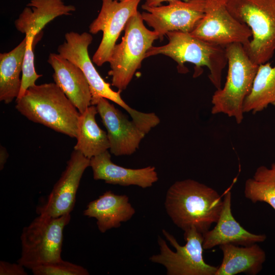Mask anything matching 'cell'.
Listing matches in <instances>:
<instances>
[{
  "label": "cell",
  "instance_id": "cell-2",
  "mask_svg": "<svg viewBox=\"0 0 275 275\" xmlns=\"http://www.w3.org/2000/svg\"><path fill=\"white\" fill-rule=\"evenodd\" d=\"M16 102V109L29 120L76 138L80 113L56 83L30 87Z\"/></svg>",
  "mask_w": 275,
  "mask_h": 275
},
{
  "label": "cell",
  "instance_id": "cell-4",
  "mask_svg": "<svg viewBox=\"0 0 275 275\" xmlns=\"http://www.w3.org/2000/svg\"><path fill=\"white\" fill-rule=\"evenodd\" d=\"M228 70L223 88L216 90L211 98V113L234 118L237 124L243 119V105L251 91L259 65L247 55L243 45L235 43L226 47Z\"/></svg>",
  "mask_w": 275,
  "mask_h": 275
},
{
  "label": "cell",
  "instance_id": "cell-11",
  "mask_svg": "<svg viewBox=\"0 0 275 275\" xmlns=\"http://www.w3.org/2000/svg\"><path fill=\"white\" fill-rule=\"evenodd\" d=\"M141 0H102L98 16L89 26V32L103 33L101 42L92 58L98 66L108 62L112 52L129 18L139 11Z\"/></svg>",
  "mask_w": 275,
  "mask_h": 275
},
{
  "label": "cell",
  "instance_id": "cell-29",
  "mask_svg": "<svg viewBox=\"0 0 275 275\" xmlns=\"http://www.w3.org/2000/svg\"><path fill=\"white\" fill-rule=\"evenodd\" d=\"M174 0H146L144 4L145 6L149 7L158 6L161 5V3L164 2H170ZM185 2H187L189 0H181Z\"/></svg>",
  "mask_w": 275,
  "mask_h": 275
},
{
  "label": "cell",
  "instance_id": "cell-19",
  "mask_svg": "<svg viewBox=\"0 0 275 275\" xmlns=\"http://www.w3.org/2000/svg\"><path fill=\"white\" fill-rule=\"evenodd\" d=\"M75 10V6L62 0H30L14 21L15 26L25 35L37 36L54 18L71 15Z\"/></svg>",
  "mask_w": 275,
  "mask_h": 275
},
{
  "label": "cell",
  "instance_id": "cell-23",
  "mask_svg": "<svg viewBox=\"0 0 275 275\" xmlns=\"http://www.w3.org/2000/svg\"><path fill=\"white\" fill-rule=\"evenodd\" d=\"M275 105V66L268 62L259 65L251 92L244 100V113L253 114Z\"/></svg>",
  "mask_w": 275,
  "mask_h": 275
},
{
  "label": "cell",
  "instance_id": "cell-6",
  "mask_svg": "<svg viewBox=\"0 0 275 275\" xmlns=\"http://www.w3.org/2000/svg\"><path fill=\"white\" fill-rule=\"evenodd\" d=\"M65 38L64 43L58 46V54L78 66L84 73L90 86L91 105H96L101 98L110 100L126 110L140 128H147L152 122L151 114L130 107L121 98V91L116 92L112 89L110 84L104 81L96 69L88 52L89 46L93 40L92 35L71 31L65 35Z\"/></svg>",
  "mask_w": 275,
  "mask_h": 275
},
{
  "label": "cell",
  "instance_id": "cell-27",
  "mask_svg": "<svg viewBox=\"0 0 275 275\" xmlns=\"http://www.w3.org/2000/svg\"><path fill=\"white\" fill-rule=\"evenodd\" d=\"M24 267L19 263L0 261V275H26Z\"/></svg>",
  "mask_w": 275,
  "mask_h": 275
},
{
  "label": "cell",
  "instance_id": "cell-8",
  "mask_svg": "<svg viewBox=\"0 0 275 275\" xmlns=\"http://www.w3.org/2000/svg\"><path fill=\"white\" fill-rule=\"evenodd\" d=\"M70 220V214L58 217L38 215L22 229L21 255L17 263L31 270L62 259L63 232Z\"/></svg>",
  "mask_w": 275,
  "mask_h": 275
},
{
  "label": "cell",
  "instance_id": "cell-13",
  "mask_svg": "<svg viewBox=\"0 0 275 275\" xmlns=\"http://www.w3.org/2000/svg\"><path fill=\"white\" fill-rule=\"evenodd\" d=\"M90 165V159L74 150L65 170L46 200L37 207V214L52 217L70 214L74 207L81 178Z\"/></svg>",
  "mask_w": 275,
  "mask_h": 275
},
{
  "label": "cell",
  "instance_id": "cell-14",
  "mask_svg": "<svg viewBox=\"0 0 275 275\" xmlns=\"http://www.w3.org/2000/svg\"><path fill=\"white\" fill-rule=\"evenodd\" d=\"M107 100L101 98L96 106L107 131L111 152L116 156L131 155L146 133Z\"/></svg>",
  "mask_w": 275,
  "mask_h": 275
},
{
  "label": "cell",
  "instance_id": "cell-24",
  "mask_svg": "<svg viewBox=\"0 0 275 275\" xmlns=\"http://www.w3.org/2000/svg\"><path fill=\"white\" fill-rule=\"evenodd\" d=\"M244 194L253 203L263 202L275 210V163L268 168L259 167L245 183Z\"/></svg>",
  "mask_w": 275,
  "mask_h": 275
},
{
  "label": "cell",
  "instance_id": "cell-21",
  "mask_svg": "<svg viewBox=\"0 0 275 275\" xmlns=\"http://www.w3.org/2000/svg\"><path fill=\"white\" fill-rule=\"evenodd\" d=\"M96 105H91L80 114L78 121L77 143L74 150L91 159L109 149L107 133L97 123Z\"/></svg>",
  "mask_w": 275,
  "mask_h": 275
},
{
  "label": "cell",
  "instance_id": "cell-5",
  "mask_svg": "<svg viewBox=\"0 0 275 275\" xmlns=\"http://www.w3.org/2000/svg\"><path fill=\"white\" fill-rule=\"evenodd\" d=\"M231 14L251 30L252 38L243 46L250 59L259 65L275 52V0H227Z\"/></svg>",
  "mask_w": 275,
  "mask_h": 275
},
{
  "label": "cell",
  "instance_id": "cell-10",
  "mask_svg": "<svg viewBox=\"0 0 275 275\" xmlns=\"http://www.w3.org/2000/svg\"><path fill=\"white\" fill-rule=\"evenodd\" d=\"M190 34L224 47L235 43L244 46L252 36L250 29L229 12L227 0H205L204 15Z\"/></svg>",
  "mask_w": 275,
  "mask_h": 275
},
{
  "label": "cell",
  "instance_id": "cell-1",
  "mask_svg": "<svg viewBox=\"0 0 275 275\" xmlns=\"http://www.w3.org/2000/svg\"><path fill=\"white\" fill-rule=\"evenodd\" d=\"M223 200L212 187L191 179L178 181L167 190L164 206L173 222L184 231L204 234L218 221Z\"/></svg>",
  "mask_w": 275,
  "mask_h": 275
},
{
  "label": "cell",
  "instance_id": "cell-7",
  "mask_svg": "<svg viewBox=\"0 0 275 275\" xmlns=\"http://www.w3.org/2000/svg\"><path fill=\"white\" fill-rule=\"evenodd\" d=\"M121 42L115 46L109 60L112 85L118 90L126 89L136 71L139 69L147 51L158 34L148 30L144 24L142 14L138 12L128 20Z\"/></svg>",
  "mask_w": 275,
  "mask_h": 275
},
{
  "label": "cell",
  "instance_id": "cell-15",
  "mask_svg": "<svg viewBox=\"0 0 275 275\" xmlns=\"http://www.w3.org/2000/svg\"><path fill=\"white\" fill-rule=\"evenodd\" d=\"M223 207L215 226L203 234V246L209 250L224 244L246 246L264 241L265 234L251 233L242 227L234 217L231 210V193L224 195Z\"/></svg>",
  "mask_w": 275,
  "mask_h": 275
},
{
  "label": "cell",
  "instance_id": "cell-12",
  "mask_svg": "<svg viewBox=\"0 0 275 275\" xmlns=\"http://www.w3.org/2000/svg\"><path fill=\"white\" fill-rule=\"evenodd\" d=\"M205 0H174L167 5L149 7L141 14L144 21L152 28L162 40L169 32L191 33L204 15Z\"/></svg>",
  "mask_w": 275,
  "mask_h": 275
},
{
  "label": "cell",
  "instance_id": "cell-18",
  "mask_svg": "<svg viewBox=\"0 0 275 275\" xmlns=\"http://www.w3.org/2000/svg\"><path fill=\"white\" fill-rule=\"evenodd\" d=\"M135 212L126 195H116L108 190L90 202L83 214L96 218L98 230L105 233L112 228L120 227L121 223L129 220Z\"/></svg>",
  "mask_w": 275,
  "mask_h": 275
},
{
  "label": "cell",
  "instance_id": "cell-3",
  "mask_svg": "<svg viewBox=\"0 0 275 275\" xmlns=\"http://www.w3.org/2000/svg\"><path fill=\"white\" fill-rule=\"evenodd\" d=\"M169 42L160 46H152L145 58L157 54L168 56L178 64L182 73L187 69L184 63L195 65L194 77L203 72L202 67L209 70L208 77L216 90L222 88V77L224 69L228 64L225 47L209 43L193 36L189 33L180 31L169 32L166 34Z\"/></svg>",
  "mask_w": 275,
  "mask_h": 275
},
{
  "label": "cell",
  "instance_id": "cell-30",
  "mask_svg": "<svg viewBox=\"0 0 275 275\" xmlns=\"http://www.w3.org/2000/svg\"><path fill=\"white\" fill-rule=\"evenodd\" d=\"M146 1V0H145Z\"/></svg>",
  "mask_w": 275,
  "mask_h": 275
},
{
  "label": "cell",
  "instance_id": "cell-26",
  "mask_svg": "<svg viewBox=\"0 0 275 275\" xmlns=\"http://www.w3.org/2000/svg\"><path fill=\"white\" fill-rule=\"evenodd\" d=\"M34 275H88V270L84 267L62 259L45 263L31 269Z\"/></svg>",
  "mask_w": 275,
  "mask_h": 275
},
{
  "label": "cell",
  "instance_id": "cell-9",
  "mask_svg": "<svg viewBox=\"0 0 275 275\" xmlns=\"http://www.w3.org/2000/svg\"><path fill=\"white\" fill-rule=\"evenodd\" d=\"M184 232L186 243L181 245L173 235L163 229V235L176 251L158 236L160 252L150 257V261L164 266L168 275H215L218 267L206 263L203 258V234L194 228Z\"/></svg>",
  "mask_w": 275,
  "mask_h": 275
},
{
  "label": "cell",
  "instance_id": "cell-17",
  "mask_svg": "<svg viewBox=\"0 0 275 275\" xmlns=\"http://www.w3.org/2000/svg\"><path fill=\"white\" fill-rule=\"evenodd\" d=\"M93 178L105 183L122 186L136 185L143 188L150 187L158 180L155 168L148 166L141 169H130L115 164L108 150L90 159Z\"/></svg>",
  "mask_w": 275,
  "mask_h": 275
},
{
  "label": "cell",
  "instance_id": "cell-28",
  "mask_svg": "<svg viewBox=\"0 0 275 275\" xmlns=\"http://www.w3.org/2000/svg\"><path fill=\"white\" fill-rule=\"evenodd\" d=\"M9 154L5 147L1 146L0 148V170H2L4 167L8 159Z\"/></svg>",
  "mask_w": 275,
  "mask_h": 275
},
{
  "label": "cell",
  "instance_id": "cell-16",
  "mask_svg": "<svg viewBox=\"0 0 275 275\" xmlns=\"http://www.w3.org/2000/svg\"><path fill=\"white\" fill-rule=\"evenodd\" d=\"M47 62L53 69V78L59 87L81 114L91 105L89 82L81 70L58 53L49 54Z\"/></svg>",
  "mask_w": 275,
  "mask_h": 275
},
{
  "label": "cell",
  "instance_id": "cell-22",
  "mask_svg": "<svg viewBox=\"0 0 275 275\" xmlns=\"http://www.w3.org/2000/svg\"><path fill=\"white\" fill-rule=\"evenodd\" d=\"M26 39L24 38L11 51L0 54V100L11 103L19 95Z\"/></svg>",
  "mask_w": 275,
  "mask_h": 275
},
{
  "label": "cell",
  "instance_id": "cell-25",
  "mask_svg": "<svg viewBox=\"0 0 275 275\" xmlns=\"http://www.w3.org/2000/svg\"><path fill=\"white\" fill-rule=\"evenodd\" d=\"M25 37L26 45L22 64L21 85L19 95L16 99L21 97L26 90L35 85L37 79L42 76L36 73L34 65L33 45L36 36L28 35H25Z\"/></svg>",
  "mask_w": 275,
  "mask_h": 275
},
{
  "label": "cell",
  "instance_id": "cell-20",
  "mask_svg": "<svg viewBox=\"0 0 275 275\" xmlns=\"http://www.w3.org/2000/svg\"><path fill=\"white\" fill-rule=\"evenodd\" d=\"M257 243L241 246L230 243L220 245L223 257L215 275L259 273L265 261L266 254Z\"/></svg>",
  "mask_w": 275,
  "mask_h": 275
}]
</instances>
